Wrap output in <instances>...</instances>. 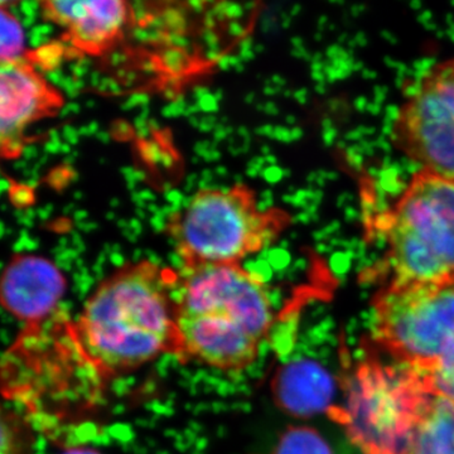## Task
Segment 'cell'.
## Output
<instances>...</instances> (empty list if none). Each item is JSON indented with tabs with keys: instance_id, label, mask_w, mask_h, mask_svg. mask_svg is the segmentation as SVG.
<instances>
[{
	"instance_id": "1f68e13d",
	"label": "cell",
	"mask_w": 454,
	"mask_h": 454,
	"mask_svg": "<svg viewBox=\"0 0 454 454\" xmlns=\"http://www.w3.org/2000/svg\"><path fill=\"white\" fill-rule=\"evenodd\" d=\"M203 158H205L207 162H214V160H219L220 153L216 151V149L211 148L210 151L207 152V154H206Z\"/></svg>"
},
{
	"instance_id": "d6986e66",
	"label": "cell",
	"mask_w": 454,
	"mask_h": 454,
	"mask_svg": "<svg viewBox=\"0 0 454 454\" xmlns=\"http://www.w3.org/2000/svg\"><path fill=\"white\" fill-rule=\"evenodd\" d=\"M186 109V103H184V100H177L173 101V103H170L169 106L164 107L162 114L164 116H167V118H172V116H178L181 115V114H184Z\"/></svg>"
},
{
	"instance_id": "9c48e42d",
	"label": "cell",
	"mask_w": 454,
	"mask_h": 454,
	"mask_svg": "<svg viewBox=\"0 0 454 454\" xmlns=\"http://www.w3.org/2000/svg\"><path fill=\"white\" fill-rule=\"evenodd\" d=\"M52 104V94L37 71L25 65H2L0 133L4 154L22 153L23 129Z\"/></svg>"
},
{
	"instance_id": "ab89813d",
	"label": "cell",
	"mask_w": 454,
	"mask_h": 454,
	"mask_svg": "<svg viewBox=\"0 0 454 454\" xmlns=\"http://www.w3.org/2000/svg\"><path fill=\"white\" fill-rule=\"evenodd\" d=\"M61 151L64 152V153H66V154H70L71 153L70 145H62Z\"/></svg>"
},
{
	"instance_id": "277c9868",
	"label": "cell",
	"mask_w": 454,
	"mask_h": 454,
	"mask_svg": "<svg viewBox=\"0 0 454 454\" xmlns=\"http://www.w3.org/2000/svg\"><path fill=\"white\" fill-rule=\"evenodd\" d=\"M433 396L420 370L367 361L352 379L340 415L365 454H408Z\"/></svg>"
},
{
	"instance_id": "2e32d148",
	"label": "cell",
	"mask_w": 454,
	"mask_h": 454,
	"mask_svg": "<svg viewBox=\"0 0 454 454\" xmlns=\"http://www.w3.org/2000/svg\"><path fill=\"white\" fill-rule=\"evenodd\" d=\"M59 49L57 46H46L37 51L38 64L43 67H56L59 65Z\"/></svg>"
},
{
	"instance_id": "836d02e7",
	"label": "cell",
	"mask_w": 454,
	"mask_h": 454,
	"mask_svg": "<svg viewBox=\"0 0 454 454\" xmlns=\"http://www.w3.org/2000/svg\"><path fill=\"white\" fill-rule=\"evenodd\" d=\"M217 64H219V67L223 68V71L229 70L231 67V65H230V56L221 57Z\"/></svg>"
},
{
	"instance_id": "ac0fdd59",
	"label": "cell",
	"mask_w": 454,
	"mask_h": 454,
	"mask_svg": "<svg viewBox=\"0 0 454 454\" xmlns=\"http://www.w3.org/2000/svg\"><path fill=\"white\" fill-rule=\"evenodd\" d=\"M197 106L200 107V110L205 113H215L219 110V101L215 98V95L206 94L205 97L199 98L197 100Z\"/></svg>"
},
{
	"instance_id": "8d00e7d4",
	"label": "cell",
	"mask_w": 454,
	"mask_h": 454,
	"mask_svg": "<svg viewBox=\"0 0 454 454\" xmlns=\"http://www.w3.org/2000/svg\"><path fill=\"white\" fill-rule=\"evenodd\" d=\"M77 226H79V229L80 230H82V231H85V232H89L90 230H94V229H97L98 225L97 223H88V225H85V223H77Z\"/></svg>"
},
{
	"instance_id": "7c38bea8",
	"label": "cell",
	"mask_w": 454,
	"mask_h": 454,
	"mask_svg": "<svg viewBox=\"0 0 454 454\" xmlns=\"http://www.w3.org/2000/svg\"><path fill=\"white\" fill-rule=\"evenodd\" d=\"M408 454H454V405L433 396Z\"/></svg>"
},
{
	"instance_id": "44dd1931",
	"label": "cell",
	"mask_w": 454,
	"mask_h": 454,
	"mask_svg": "<svg viewBox=\"0 0 454 454\" xmlns=\"http://www.w3.org/2000/svg\"><path fill=\"white\" fill-rule=\"evenodd\" d=\"M18 5H20V13L25 17H35L41 8L40 3L37 2H23Z\"/></svg>"
},
{
	"instance_id": "7bdbcfd3",
	"label": "cell",
	"mask_w": 454,
	"mask_h": 454,
	"mask_svg": "<svg viewBox=\"0 0 454 454\" xmlns=\"http://www.w3.org/2000/svg\"><path fill=\"white\" fill-rule=\"evenodd\" d=\"M114 217H115V215H114L113 212H109V214L106 215L107 220H113Z\"/></svg>"
},
{
	"instance_id": "9a60e30c",
	"label": "cell",
	"mask_w": 454,
	"mask_h": 454,
	"mask_svg": "<svg viewBox=\"0 0 454 454\" xmlns=\"http://www.w3.org/2000/svg\"><path fill=\"white\" fill-rule=\"evenodd\" d=\"M274 454H333L324 438L309 428H291L284 433Z\"/></svg>"
},
{
	"instance_id": "5bb4252c",
	"label": "cell",
	"mask_w": 454,
	"mask_h": 454,
	"mask_svg": "<svg viewBox=\"0 0 454 454\" xmlns=\"http://www.w3.org/2000/svg\"><path fill=\"white\" fill-rule=\"evenodd\" d=\"M420 372L430 391L454 405V340L432 365Z\"/></svg>"
},
{
	"instance_id": "ffe728a7",
	"label": "cell",
	"mask_w": 454,
	"mask_h": 454,
	"mask_svg": "<svg viewBox=\"0 0 454 454\" xmlns=\"http://www.w3.org/2000/svg\"><path fill=\"white\" fill-rule=\"evenodd\" d=\"M149 98L148 95L145 94H134L131 95L129 98H128L127 103L122 106V109L129 110L131 107L142 106H145L148 104Z\"/></svg>"
},
{
	"instance_id": "3957f363",
	"label": "cell",
	"mask_w": 454,
	"mask_h": 454,
	"mask_svg": "<svg viewBox=\"0 0 454 454\" xmlns=\"http://www.w3.org/2000/svg\"><path fill=\"white\" fill-rule=\"evenodd\" d=\"M384 258L366 283L429 282L454 274V182L419 169L378 223Z\"/></svg>"
},
{
	"instance_id": "4fadbf2b",
	"label": "cell",
	"mask_w": 454,
	"mask_h": 454,
	"mask_svg": "<svg viewBox=\"0 0 454 454\" xmlns=\"http://www.w3.org/2000/svg\"><path fill=\"white\" fill-rule=\"evenodd\" d=\"M26 32L22 20L0 9V59L2 65H20L26 55Z\"/></svg>"
},
{
	"instance_id": "f1b7e54d",
	"label": "cell",
	"mask_w": 454,
	"mask_h": 454,
	"mask_svg": "<svg viewBox=\"0 0 454 454\" xmlns=\"http://www.w3.org/2000/svg\"><path fill=\"white\" fill-rule=\"evenodd\" d=\"M14 184H12L11 179H8L7 177L2 178V181H0V191H2V192H12Z\"/></svg>"
},
{
	"instance_id": "ba28073f",
	"label": "cell",
	"mask_w": 454,
	"mask_h": 454,
	"mask_svg": "<svg viewBox=\"0 0 454 454\" xmlns=\"http://www.w3.org/2000/svg\"><path fill=\"white\" fill-rule=\"evenodd\" d=\"M65 292L64 274L43 256L18 255L3 273V306L27 324H41L51 316Z\"/></svg>"
},
{
	"instance_id": "d4e9b609",
	"label": "cell",
	"mask_w": 454,
	"mask_h": 454,
	"mask_svg": "<svg viewBox=\"0 0 454 454\" xmlns=\"http://www.w3.org/2000/svg\"><path fill=\"white\" fill-rule=\"evenodd\" d=\"M164 225H166V223H164V217L160 215V214L154 215V216L152 217L151 226L153 227L155 231L160 232V230L164 229Z\"/></svg>"
},
{
	"instance_id": "8fae6325",
	"label": "cell",
	"mask_w": 454,
	"mask_h": 454,
	"mask_svg": "<svg viewBox=\"0 0 454 454\" xmlns=\"http://www.w3.org/2000/svg\"><path fill=\"white\" fill-rule=\"evenodd\" d=\"M327 376L310 364H294L278 373L274 395L286 411L306 414L318 411L330 399Z\"/></svg>"
},
{
	"instance_id": "4dcf8cb0",
	"label": "cell",
	"mask_w": 454,
	"mask_h": 454,
	"mask_svg": "<svg viewBox=\"0 0 454 454\" xmlns=\"http://www.w3.org/2000/svg\"><path fill=\"white\" fill-rule=\"evenodd\" d=\"M129 229L131 232L134 234H140L142 232V223H139V220L134 219L129 221Z\"/></svg>"
},
{
	"instance_id": "74e56055",
	"label": "cell",
	"mask_w": 454,
	"mask_h": 454,
	"mask_svg": "<svg viewBox=\"0 0 454 454\" xmlns=\"http://www.w3.org/2000/svg\"><path fill=\"white\" fill-rule=\"evenodd\" d=\"M86 216H88V214H86V211H76L74 215V219L76 221L77 223H82L83 219H86Z\"/></svg>"
},
{
	"instance_id": "cb8c5ba5",
	"label": "cell",
	"mask_w": 454,
	"mask_h": 454,
	"mask_svg": "<svg viewBox=\"0 0 454 454\" xmlns=\"http://www.w3.org/2000/svg\"><path fill=\"white\" fill-rule=\"evenodd\" d=\"M50 33H52V27L50 25H41L33 27L31 32H29V35H42V37H47Z\"/></svg>"
},
{
	"instance_id": "b9f144b4",
	"label": "cell",
	"mask_w": 454,
	"mask_h": 454,
	"mask_svg": "<svg viewBox=\"0 0 454 454\" xmlns=\"http://www.w3.org/2000/svg\"><path fill=\"white\" fill-rule=\"evenodd\" d=\"M110 206H114V207H115V206H119L118 200L113 199L112 201H110Z\"/></svg>"
},
{
	"instance_id": "f546056e",
	"label": "cell",
	"mask_w": 454,
	"mask_h": 454,
	"mask_svg": "<svg viewBox=\"0 0 454 454\" xmlns=\"http://www.w3.org/2000/svg\"><path fill=\"white\" fill-rule=\"evenodd\" d=\"M230 32L232 33L234 35H243L244 28L240 25H239L238 22H235V20H232L231 23H230Z\"/></svg>"
},
{
	"instance_id": "7402d4cb",
	"label": "cell",
	"mask_w": 454,
	"mask_h": 454,
	"mask_svg": "<svg viewBox=\"0 0 454 454\" xmlns=\"http://www.w3.org/2000/svg\"><path fill=\"white\" fill-rule=\"evenodd\" d=\"M167 201L169 202V206L172 207L184 208L182 207V202H184V196L177 190H170L166 192Z\"/></svg>"
},
{
	"instance_id": "603a6c76",
	"label": "cell",
	"mask_w": 454,
	"mask_h": 454,
	"mask_svg": "<svg viewBox=\"0 0 454 454\" xmlns=\"http://www.w3.org/2000/svg\"><path fill=\"white\" fill-rule=\"evenodd\" d=\"M62 133H64L65 139L67 140L68 145H76L80 137L79 130L74 129L70 125H66Z\"/></svg>"
},
{
	"instance_id": "d590c367",
	"label": "cell",
	"mask_w": 454,
	"mask_h": 454,
	"mask_svg": "<svg viewBox=\"0 0 454 454\" xmlns=\"http://www.w3.org/2000/svg\"><path fill=\"white\" fill-rule=\"evenodd\" d=\"M140 199L143 200V201H154L155 196L153 193L149 192V191H142V192H139Z\"/></svg>"
},
{
	"instance_id": "83f0119b",
	"label": "cell",
	"mask_w": 454,
	"mask_h": 454,
	"mask_svg": "<svg viewBox=\"0 0 454 454\" xmlns=\"http://www.w3.org/2000/svg\"><path fill=\"white\" fill-rule=\"evenodd\" d=\"M61 143L59 142H50L44 145V152L46 153H57V152L61 151Z\"/></svg>"
},
{
	"instance_id": "6da1fadb",
	"label": "cell",
	"mask_w": 454,
	"mask_h": 454,
	"mask_svg": "<svg viewBox=\"0 0 454 454\" xmlns=\"http://www.w3.org/2000/svg\"><path fill=\"white\" fill-rule=\"evenodd\" d=\"M177 276L176 356L225 372L252 365L273 325L265 280L240 264L184 265Z\"/></svg>"
},
{
	"instance_id": "d6a6232c",
	"label": "cell",
	"mask_w": 454,
	"mask_h": 454,
	"mask_svg": "<svg viewBox=\"0 0 454 454\" xmlns=\"http://www.w3.org/2000/svg\"><path fill=\"white\" fill-rule=\"evenodd\" d=\"M52 206H46L44 208H41V210L37 211L38 216L41 217L42 220H47L50 217V215L52 214Z\"/></svg>"
},
{
	"instance_id": "5b68a950",
	"label": "cell",
	"mask_w": 454,
	"mask_h": 454,
	"mask_svg": "<svg viewBox=\"0 0 454 454\" xmlns=\"http://www.w3.org/2000/svg\"><path fill=\"white\" fill-rule=\"evenodd\" d=\"M286 223L282 212L260 211L244 188L202 191L173 225V243L186 265L239 264L267 249Z\"/></svg>"
},
{
	"instance_id": "52a82bcc",
	"label": "cell",
	"mask_w": 454,
	"mask_h": 454,
	"mask_svg": "<svg viewBox=\"0 0 454 454\" xmlns=\"http://www.w3.org/2000/svg\"><path fill=\"white\" fill-rule=\"evenodd\" d=\"M391 137L420 169L454 182V59L419 80L397 110Z\"/></svg>"
},
{
	"instance_id": "f6af8a7d",
	"label": "cell",
	"mask_w": 454,
	"mask_h": 454,
	"mask_svg": "<svg viewBox=\"0 0 454 454\" xmlns=\"http://www.w3.org/2000/svg\"><path fill=\"white\" fill-rule=\"evenodd\" d=\"M74 197H76V199H80V197H82V193H80V192L74 193Z\"/></svg>"
},
{
	"instance_id": "e0dca14e",
	"label": "cell",
	"mask_w": 454,
	"mask_h": 454,
	"mask_svg": "<svg viewBox=\"0 0 454 454\" xmlns=\"http://www.w3.org/2000/svg\"><path fill=\"white\" fill-rule=\"evenodd\" d=\"M11 200L17 207H26L33 201V192L31 188L25 186H14L11 192Z\"/></svg>"
},
{
	"instance_id": "ee69618b",
	"label": "cell",
	"mask_w": 454,
	"mask_h": 454,
	"mask_svg": "<svg viewBox=\"0 0 454 454\" xmlns=\"http://www.w3.org/2000/svg\"><path fill=\"white\" fill-rule=\"evenodd\" d=\"M138 216L142 217V219H143V217H145V211L140 210V208H138Z\"/></svg>"
},
{
	"instance_id": "4316f807",
	"label": "cell",
	"mask_w": 454,
	"mask_h": 454,
	"mask_svg": "<svg viewBox=\"0 0 454 454\" xmlns=\"http://www.w3.org/2000/svg\"><path fill=\"white\" fill-rule=\"evenodd\" d=\"M38 151L37 148H35V145H27L23 146L22 149V155L26 158V160H33V158L37 155Z\"/></svg>"
},
{
	"instance_id": "f35d334b",
	"label": "cell",
	"mask_w": 454,
	"mask_h": 454,
	"mask_svg": "<svg viewBox=\"0 0 454 454\" xmlns=\"http://www.w3.org/2000/svg\"><path fill=\"white\" fill-rule=\"evenodd\" d=\"M97 136H98V138L100 139L101 142H103V143H107L110 140V137L107 136L106 131H98Z\"/></svg>"
},
{
	"instance_id": "e575fe53",
	"label": "cell",
	"mask_w": 454,
	"mask_h": 454,
	"mask_svg": "<svg viewBox=\"0 0 454 454\" xmlns=\"http://www.w3.org/2000/svg\"><path fill=\"white\" fill-rule=\"evenodd\" d=\"M62 454H98L92 450H86V448H77V450H70Z\"/></svg>"
},
{
	"instance_id": "60d3db41",
	"label": "cell",
	"mask_w": 454,
	"mask_h": 454,
	"mask_svg": "<svg viewBox=\"0 0 454 454\" xmlns=\"http://www.w3.org/2000/svg\"><path fill=\"white\" fill-rule=\"evenodd\" d=\"M217 173H219L220 176H225L226 175V169L225 168H221V167H219V168H217Z\"/></svg>"
},
{
	"instance_id": "484cf974",
	"label": "cell",
	"mask_w": 454,
	"mask_h": 454,
	"mask_svg": "<svg viewBox=\"0 0 454 454\" xmlns=\"http://www.w3.org/2000/svg\"><path fill=\"white\" fill-rule=\"evenodd\" d=\"M215 127V119L214 118H205L201 119L200 121V129L203 131V133H207V131H210L214 129Z\"/></svg>"
},
{
	"instance_id": "8992f818",
	"label": "cell",
	"mask_w": 454,
	"mask_h": 454,
	"mask_svg": "<svg viewBox=\"0 0 454 454\" xmlns=\"http://www.w3.org/2000/svg\"><path fill=\"white\" fill-rule=\"evenodd\" d=\"M372 307L373 339L395 363L426 370L454 340V274L387 284Z\"/></svg>"
},
{
	"instance_id": "7a4b0ae2",
	"label": "cell",
	"mask_w": 454,
	"mask_h": 454,
	"mask_svg": "<svg viewBox=\"0 0 454 454\" xmlns=\"http://www.w3.org/2000/svg\"><path fill=\"white\" fill-rule=\"evenodd\" d=\"M177 279L158 264L139 262L101 283L73 327L85 360L98 372L115 375L176 355Z\"/></svg>"
},
{
	"instance_id": "30bf717a",
	"label": "cell",
	"mask_w": 454,
	"mask_h": 454,
	"mask_svg": "<svg viewBox=\"0 0 454 454\" xmlns=\"http://www.w3.org/2000/svg\"><path fill=\"white\" fill-rule=\"evenodd\" d=\"M47 16L68 27L74 40L89 50L106 46L128 20V4L121 0H59L44 3Z\"/></svg>"
}]
</instances>
